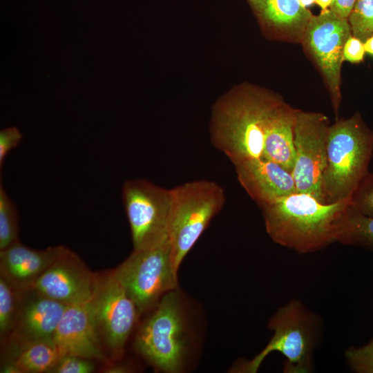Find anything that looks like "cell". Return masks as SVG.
<instances>
[{
  "instance_id": "8",
  "label": "cell",
  "mask_w": 373,
  "mask_h": 373,
  "mask_svg": "<svg viewBox=\"0 0 373 373\" xmlns=\"http://www.w3.org/2000/svg\"><path fill=\"white\" fill-rule=\"evenodd\" d=\"M122 198L135 250L158 245L167 240L171 189L147 180L125 181Z\"/></svg>"
},
{
  "instance_id": "6",
  "label": "cell",
  "mask_w": 373,
  "mask_h": 373,
  "mask_svg": "<svg viewBox=\"0 0 373 373\" xmlns=\"http://www.w3.org/2000/svg\"><path fill=\"white\" fill-rule=\"evenodd\" d=\"M140 327L135 339L139 353L156 370L180 372L184 367L189 334L180 295L165 294Z\"/></svg>"
},
{
  "instance_id": "27",
  "label": "cell",
  "mask_w": 373,
  "mask_h": 373,
  "mask_svg": "<svg viewBox=\"0 0 373 373\" xmlns=\"http://www.w3.org/2000/svg\"><path fill=\"white\" fill-rule=\"evenodd\" d=\"M23 135L16 126H9L0 131V168L1 169L6 155L21 141Z\"/></svg>"
},
{
  "instance_id": "20",
  "label": "cell",
  "mask_w": 373,
  "mask_h": 373,
  "mask_svg": "<svg viewBox=\"0 0 373 373\" xmlns=\"http://www.w3.org/2000/svg\"><path fill=\"white\" fill-rule=\"evenodd\" d=\"M337 242L373 250V217L362 215L349 202L338 221Z\"/></svg>"
},
{
  "instance_id": "4",
  "label": "cell",
  "mask_w": 373,
  "mask_h": 373,
  "mask_svg": "<svg viewBox=\"0 0 373 373\" xmlns=\"http://www.w3.org/2000/svg\"><path fill=\"white\" fill-rule=\"evenodd\" d=\"M373 153V131L356 113L330 126L323 191L327 204L349 201L369 172Z\"/></svg>"
},
{
  "instance_id": "22",
  "label": "cell",
  "mask_w": 373,
  "mask_h": 373,
  "mask_svg": "<svg viewBox=\"0 0 373 373\" xmlns=\"http://www.w3.org/2000/svg\"><path fill=\"white\" fill-rule=\"evenodd\" d=\"M19 291L0 275V336L1 338L13 327L18 311Z\"/></svg>"
},
{
  "instance_id": "2",
  "label": "cell",
  "mask_w": 373,
  "mask_h": 373,
  "mask_svg": "<svg viewBox=\"0 0 373 373\" xmlns=\"http://www.w3.org/2000/svg\"><path fill=\"white\" fill-rule=\"evenodd\" d=\"M349 202L326 204L296 192L258 206L266 231L275 243L308 254L337 242L338 221Z\"/></svg>"
},
{
  "instance_id": "12",
  "label": "cell",
  "mask_w": 373,
  "mask_h": 373,
  "mask_svg": "<svg viewBox=\"0 0 373 373\" xmlns=\"http://www.w3.org/2000/svg\"><path fill=\"white\" fill-rule=\"evenodd\" d=\"M94 293L84 300L67 306L52 338L61 356L105 360L95 317Z\"/></svg>"
},
{
  "instance_id": "32",
  "label": "cell",
  "mask_w": 373,
  "mask_h": 373,
  "mask_svg": "<svg viewBox=\"0 0 373 373\" xmlns=\"http://www.w3.org/2000/svg\"><path fill=\"white\" fill-rule=\"evenodd\" d=\"M333 0H315V3H317L322 10L327 9L332 3Z\"/></svg>"
},
{
  "instance_id": "25",
  "label": "cell",
  "mask_w": 373,
  "mask_h": 373,
  "mask_svg": "<svg viewBox=\"0 0 373 373\" xmlns=\"http://www.w3.org/2000/svg\"><path fill=\"white\" fill-rule=\"evenodd\" d=\"M345 358L354 372L373 373V339L363 346L347 348Z\"/></svg>"
},
{
  "instance_id": "14",
  "label": "cell",
  "mask_w": 373,
  "mask_h": 373,
  "mask_svg": "<svg viewBox=\"0 0 373 373\" xmlns=\"http://www.w3.org/2000/svg\"><path fill=\"white\" fill-rule=\"evenodd\" d=\"M237 178L258 204L297 192L292 174L264 157L233 164Z\"/></svg>"
},
{
  "instance_id": "18",
  "label": "cell",
  "mask_w": 373,
  "mask_h": 373,
  "mask_svg": "<svg viewBox=\"0 0 373 373\" xmlns=\"http://www.w3.org/2000/svg\"><path fill=\"white\" fill-rule=\"evenodd\" d=\"M295 111L284 102L274 113L266 131L262 157L292 173L296 151L294 143Z\"/></svg>"
},
{
  "instance_id": "9",
  "label": "cell",
  "mask_w": 373,
  "mask_h": 373,
  "mask_svg": "<svg viewBox=\"0 0 373 373\" xmlns=\"http://www.w3.org/2000/svg\"><path fill=\"white\" fill-rule=\"evenodd\" d=\"M329 127V119L324 114L296 109L294 126L296 160L291 174L297 192L310 194L323 203H326L323 178Z\"/></svg>"
},
{
  "instance_id": "34",
  "label": "cell",
  "mask_w": 373,
  "mask_h": 373,
  "mask_svg": "<svg viewBox=\"0 0 373 373\" xmlns=\"http://www.w3.org/2000/svg\"><path fill=\"white\" fill-rule=\"evenodd\" d=\"M248 1H251V0H247Z\"/></svg>"
},
{
  "instance_id": "31",
  "label": "cell",
  "mask_w": 373,
  "mask_h": 373,
  "mask_svg": "<svg viewBox=\"0 0 373 373\" xmlns=\"http://www.w3.org/2000/svg\"><path fill=\"white\" fill-rule=\"evenodd\" d=\"M365 52L373 55V34L363 42Z\"/></svg>"
},
{
  "instance_id": "16",
  "label": "cell",
  "mask_w": 373,
  "mask_h": 373,
  "mask_svg": "<svg viewBox=\"0 0 373 373\" xmlns=\"http://www.w3.org/2000/svg\"><path fill=\"white\" fill-rule=\"evenodd\" d=\"M29 290L30 294L19 300L15 321L21 339H52L68 305Z\"/></svg>"
},
{
  "instance_id": "7",
  "label": "cell",
  "mask_w": 373,
  "mask_h": 373,
  "mask_svg": "<svg viewBox=\"0 0 373 373\" xmlns=\"http://www.w3.org/2000/svg\"><path fill=\"white\" fill-rule=\"evenodd\" d=\"M141 314L178 287L169 240L133 252L114 271Z\"/></svg>"
},
{
  "instance_id": "1",
  "label": "cell",
  "mask_w": 373,
  "mask_h": 373,
  "mask_svg": "<svg viewBox=\"0 0 373 373\" xmlns=\"http://www.w3.org/2000/svg\"><path fill=\"white\" fill-rule=\"evenodd\" d=\"M283 102L276 95L255 87L229 92L213 107L211 143L233 164L262 157L267 128Z\"/></svg>"
},
{
  "instance_id": "5",
  "label": "cell",
  "mask_w": 373,
  "mask_h": 373,
  "mask_svg": "<svg viewBox=\"0 0 373 373\" xmlns=\"http://www.w3.org/2000/svg\"><path fill=\"white\" fill-rule=\"evenodd\" d=\"M171 202L168 237L175 270L223 208L225 193L208 180H194L171 189Z\"/></svg>"
},
{
  "instance_id": "13",
  "label": "cell",
  "mask_w": 373,
  "mask_h": 373,
  "mask_svg": "<svg viewBox=\"0 0 373 373\" xmlns=\"http://www.w3.org/2000/svg\"><path fill=\"white\" fill-rule=\"evenodd\" d=\"M97 278L66 248L30 288L70 305L90 298L95 290Z\"/></svg>"
},
{
  "instance_id": "28",
  "label": "cell",
  "mask_w": 373,
  "mask_h": 373,
  "mask_svg": "<svg viewBox=\"0 0 373 373\" xmlns=\"http://www.w3.org/2000/svg\"><path fill=\"white\" fill-rule=\"evenodd\" d=\"M365 53L363 42L352 35L350 36L344 45L343 59L352 63H358L363 61Z\"/></svg>"
},
{
  "instance_id": "30",
  "label": "cell",
  "mask_w": 373,
  "mask_h": 373,
  "mask_svg": "<svg viewBox=\"0 0 373 373\" xmlns=\"http://www.w3.org/2000/svg\"><path fill=\"white\" fill-rule=\"evenodd\" d=\"M107 372H128L129 368L122 364H117L115 366H112L106 370Z\"/></svg>"
},
{
  "instance_id": "29",
  "label": "cell",
  "mask_w": 373,
  "mask_h": 373,
  "mask_svg": "<svg viewBox=\"0 0 373 373\" xmlns=\"http://www.w3.org/2000/svg\"><path fill=\"white\" fill-rule=\"evenodd\" d=\"M356 0H333L329 9L341 17L347 19Z\"/></svg>"
},
{
  "instance_id": "24",
  "label": "cell",
  "mask_w": 373,
  "mask_h": 373,
  "mask_svg": "<svg viewBox=\"0 0 373 373\" xmlns=\"http://www.w3.org/2000/svg\"><path fill=\"white\" fill-rule=\"evenodd\" d=\"M350 206L363 216L373 217V173L368 172L350 199Z\"/></svg>"
},
{
  "instance_id": "19",
  "label": "cell",
  "mask_w": 373,
  "mask_h": 373,
  "mask_svg": "<svg viewBox=\"0 0 373 373\" xmlns=\"http://www.w3.org/2000/svg\"><path fill=\"white\" fill-rule=\"evenodd\" d=\"M61 355L52 339L22 341L1 369L6 373L50 372Z\"/></svg>"
},
{
  "instance_id": "33",
  "label": "cell",
  "mask_w": 373,
  "mask_h": 373,
  "mask_svg": "<svg viewBox=\"0 0 373 373\" xmlns=\"http://www.w3.org/2000/svg\"><path fill=\"white\" fill-rule=\"evenodd\" d=\"M298 1L303 7L307 8L315 3V0H298Z\"/></svg>"
},
{
  "instance_id": "10",
  "label": "cell",
  "mask_w": 373,
  "mask_h": 373,
  "mask_svg": "<svg viewBox=\"0 0 373 373\" xmlns=\"http://www.w3.org/2000/svg\"><path fill=\"white\" fill-rule=\"evenodd\" d=\"M352 36L347 19L330 9L312 16L303 35L304 41L320 68L337 113L341 100V68L344 45Z\"/></svg>"
},
{
  "instance_id": "15",
  "label": "cell",
  "mask_w": 373,
  "mask_h": 373,
  "mask_svg": "<svg viewBox=\"0 0 373 373\" xmlns=\"http://www.w3.org/2000/svg\"><path fill=\"white\" fill-rule=\"evenodd\" d=\"M66 249L57 246L35 250L15 243L0 251L1 275L19 291L28 289Z\"/></svg>"
},
{
  "instance_id": "17",
  "label": "cell",
  "mask_w": 373,
  "mask_h": 373,
  "mask_svg": "<svg viewBox=\"0 0 373 373\" xmlns=\"http://www.w3.org/2000/svg\"><path fill=\"white\" fill-rule=\"evenodd\" d=\"M249 3L266 27L285 35L303 36L313 16L298 0H251Z\"/></svg>"
},
{
  "instance_id": "3",
  "label": "cell",
  "mask_w": 373,
  "mask_h": 373,
  "mask_svg": "<svg viewBox=\"0 0 373 373\" xmlns=\"http://www.w3.org/2000/svg\"><path fill=\"white\" fill-rule=\"evenodd\" d=\"M321 317L298 299L279 308L268 323L274 335L253 358L233 365L231 372L256 373L265 358L278 352L285 357L283 372L309 373L314 370L313 355L322 334Z\"/></svg>"
},
{
  "instance_id": "26",
  "label": "cell",
  "mask_w": 373,
  "mask_h": 373,
  "mask_svg": "<svg viewBox=\"0 0 373 373\" xmlns=\"http://www.w3.org/2000/svg\"><path fill=\"white\" fill-rule=\"evenodd\" d=\"M86 358L73 356H61L51 373H90L94 370V365Z\"/></svg>"
},
{
  "instance_id": "11",
  "label": "cell",
  "mask_w": 373,
  "mask_h": 373,
  "mask_svg": "<svg viewBox=\"0 0 373 373\" xmlns=\"http://www.w3.org/2000/svg\"><path fill=\"white\" fill-rule=\"evenodd\" d=\"M94 303L99 333L112 354L119 356L140 314L113 271L98 277Z\"/></svg>"
},
{
  "instance_id": "21",
  "label": "cell",
  "mask_w": 373,
  "mask_h": 373,
  "mask_svg": "<svg viewBox=\"0 0 373 373\" xmlns=\"http://www.w3.org/2000/svg\"><path fill=\"white\" fill-rule=\"evenodd\" d=\"M18 213L15 203L0 184V251L19 242Z\"/></svg>"
},
{
  "instance_id": "23",
  "label": "cell",
  "mask_w": 373,
  "mask_h": 373,
  "mask_svg": "<svg viewBox=\"0 0 373 373\" xmlns=\"http://www.w3.org/2000/svg\"><path fill=\"white\" fill-rule=\"evenodd\" d=\"M347 20L352 36L365 42L373 34V0H356Z\"/></svg>"
}]
</instances>
